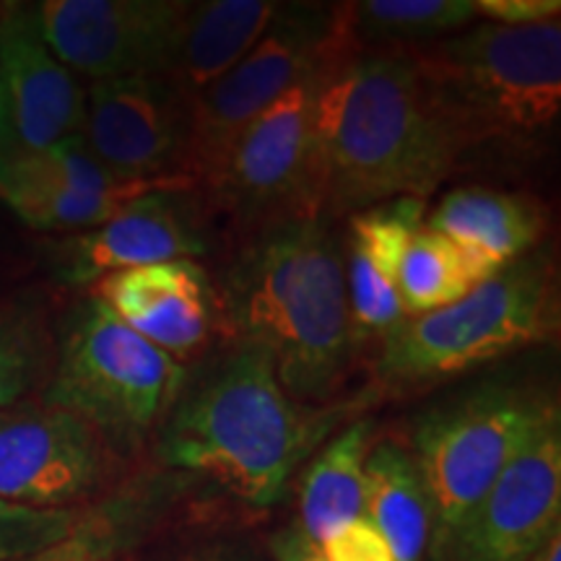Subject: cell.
<instances>
[{
  "label": "cell",
  "mask_w": 561,
  "mask_h": 561,
  "mask_svg": "<svg viewBox=\"0 0 561 561\" xmlns=\"http://www.w3.org/2000/svg\"><path fill=\"white\" fill-rule=\"evenodd\" d=\"M462 153L411 53L354 55L322 76L314 102L320 214L426 201Z\"/></svg>",
  "instance_id": "1"
},
{
  "label": "cell",
  "mask_w": 561,
  "mask_h": 561,
  "mask_svg": "<svg viewBox=\"0 0 561 561\" xmlns=\"http://www.w3.org/2000/svg\"><path fill=\"white\" fill-rule=\"evenodd\" d=\"M331 426V413L286 396L268 351L237 339L198 382L182 385L164 416L159 453L167 466L206 476L252 507H268Z\"/></svg>",
  "instance_id": "2"
},
{
  "label": "cell",
  "mask_w": 561,
  "mask_h": 561,
  "mask_svg": "<svg viewBox=\"0 0 561 561\" xmlns=\"http://www.w3.org/2000/svg\"><path fill=\"white\" fill-rule=\"evenodd\" d=\"M224 318L273 356L291 401L318 409L341 388L354 351L346 263L320 219L263 231L231 271Z\"/></svg>",
  "instance_id": "3"
},
{
  "label": "cell",
  "mask_w": 561,
  "mask_h": 561,
  "mask_svg": "<svg viewBox=\"0 0 561 561\" xmlns=\"http://www.w3.org/2000/svg\"><path fill=\"white\" fill-rule=\"evenodd\" d=\"M462 149L530 140L561 112V24H479L411 50Z\"/></svg>",
  "instance_id": "4"
},
{
  "label": "cell",
  "mask_w": 561,
  "mask_h": 561,
  "mask_svg": "<svg viewBox=\"0 0 561 561\" xmlns=\"http://www.w3.org/2000/svg\"><path fill=\"white\" fill-rule=\"evenodd\" d=\"M559 280L549 255H525L442 310L403 318L382 339L377 375L413 388L460 375L559 335Z\"/></svg>",
  "instance_id": "5"
},
{
  "label": "cell",
  "mask_w": 561,
  "mask_h": 561,
  "mask_svg": "<svg viewBox=\"0 0 561 561\" xmlns=\"http://www.w3.org/2000/svg\"><path fill=\"white\" fill-rule=\"evenodd\" d=\"M185 369L91 297L60 343L45 403L66 409L107 439L136 445L170 413Z\"/></svg>",
  "instance_id": "6"
},
{
  "label": "cell",
  "mask_w": 561,
  "mask_h": 561,
  "mask_svg": "<svg viewBox=\"0 0 561 561\" xmlns=\"http://www.w3.org/2000/svg\"><path fill=\"white\" fill-rule=\"evenodd\" d=\"M559 419V409L523 390L473 392L426 413L413 432V460L432 504V551L445 559L453 538L510 460Z\"/></svg>",
  "instance_id": "7"
},
{
  "label": "cell",
  "mask_w": 561,
  "mask_h": 561,
  "mask_svg": "<svg viewBox=\"0 0 561 561\" xmlns=\"http://www.w3.org/2000/svg\"><path fill=\"white\" fill-rule=\"evenodd\" d=\"M328 68L314 70L231 140L203 182L210 201L240 227L271 231L322 219L314 159V102Z\"/></svg>",
  "instance_id": "8"
},
{
  "label": "cell",
  "mask_w": 561,
  "mask_h": 561,
  "mask_svg": "<svg viewBox=\"0 0 561 561\" xmlns=\"http://www.w3.org/2000/svg\"><path fill=\"white\" fill-rule=\"evenodd\" d=\"M354 58L335 5H286L234 68L191 102V180L201 187L240 133L314 70Z\"/></svg>",
  "instance_id": "9"
},
{
  "label": "cell",
  "mask_w": 561,
  "mask_h": 561,
  "mask_svg": "<svg viewBox=\"0 0 561 561\" xmlns=\"http://www.w3.org/2000/svg\"><path fill=\"white\" fill-rule=\"evenodd\" d=\"M83 140L107 170L193 191L191 100L161 73L96 81L87 91Z\"/></svg>",
  "instance_id": "10"
},
{
  "label": "cell",
  "mask_w": 561,
  "mask_h": 561,
  "mask_svg": "<svg viewBox=\"0 0 561 561\" xmlns=\"http://www.w3.org/2000/svg\"><path fill=\"white\" fill-rule=\"evenodd\" d=\"M187 9L185 0H45L37 16L55 58L96 83L164 73Z\"/></svg>",
  "instance_id": "11"
},
{
  "label": "cell",
  "mask_w": 561,
  "mask_h": 561,
  "mask_svg": "<svg viewBox=\"0 0 561 561\" xmlns=\"http://www.w3.org/2000/svg\"><path fill=\"white\" fill-rule=\"evenodd\" d=\"M561 533V426H549L523 447L476 504L445 559L530 561Z\"/></svg>",
  "instance_id": "12"
},
{
  "label": "cell",
  "mask_w": 561,
  "mask_h": 561,
  "mask_svg": "<svg viewBox=\"0 0 561 561\" xmlns=\"http://www.w3.org/2000/svg\"><path fill=\"white\" fill-rule=\"evenodd\" d=\"M107 439L58 405L0 413V500L70 510L100 486Z\"/></svg>",
  "instance_id": "13"
},
{
  "label": "cell",
  "mask_w": 561,
  "mask_h": 561,
  "mask_svg": "<svg viewBox=\"0 0 561 561\" xmlns=\"http://www.w3.org/2000/svg\"><path fill=\"white\" fill-rule=\"evenodd\" d=\"M182 187H159L130 201L102 227L62 240L55 268L68 284H94L121 273L167 261H195L206 252L193 206Z\"/></svg>",
  "instance_id": "14"
},
{
  "label": "cell",
  "mask_w": 561,
  "mask_h": 561,
  "mask_svg": "<svg viewBox=\"0 0 561 561\" xmlns=\"http://www.w3.org/2000/svg\"><path fill=\"white\" fill-rule=\"evenodd\" d=\"M0 83L19 149H50L83 133L87 91L42 37L37 5H3Z\"/></svg>",
  "instance_id": "15"
},
{
  "label": "cell",
  "mask_w": 561,
  "mask_h": 561,
  "mask_svg": "<svg viewBox=\"0 0 561 561\" xmlns=\"http://www.w3.org/2000/svg\"><path fill=\"white\" fill-rule=\"evenodd\" d=\"M91 297L178 362L227 328L219 291L208 273L187 257L110 273L94 280Z\"/></svg>",
  "instance_id": "16"
},
{
  "label": "cell",
  "mask_w": 561,
  "mask_h": 561,
  "mask_svg": "<svg viewBox=\"0 0 561 561\" xmlns=\"http://www.w3.org/2000/svg\"><path fill=\"white\" fill-rule=\"evenodd\" d=\"M426 201L398 198L351 216L346 268L354 341L385 339L401 322L398 271L413 234L424 227Z\"/></svg>",
  "instance_id": "17"
},
{
  "label": "cell",
  "mask_w": 561,
  "mask_h": 561,
  "mask_svg": "<svg viewBox=\"0 0 561 561\" xmlns=\"http://www.w3.org/2000/svg\"><path fill=\"white\" fill-rule=\"evenodd\" d=\"M424 224L466 255L473 276L483 284L530 255L546 234L549 216L530 195L494 187H458L439 201Z\"/></svg>",
  "instance_id": "18"
},
{
  "label": "cell",
  "mask_w": 561,
  "mask_h": 561,
  "mask_svg": "<svg viewBox=\"0 0 561 561\" xmlns=\"http://www.w3.org/2000/svg\"><path fill=\"white\" fill-rule=\"evenodd\" d=\"M280 9L284 3L273 0L191 3L161 76L193 102L265 37Z\"/></svg>",
  "instance_id": "19"
},
{
  "label": "cell",
  "mask_w": 561,
  "mask_h": 561,
  "mask_svg": "<svg viewBox=\"0 0 561 561\" xmlns=\"http://www.w3.org/2000/svg\"><path fill=\"white\" fill-rule=\"evenodd\" d=\"M364 520L390 546L396 561H421L432 543V504L413 453L377 442L364 462Z\"/></svg>",
  "instance_id": "20"
},
{
  "label": "cell",
  "mask_w": 561,
  "mask_h": 561,
  "mask_svg": "<svg viewBox=\"0 0 561 561\" xmlns=\"http://www.w3.org/2000/svg\"><path fill=\"white\" fill-rule=\"evenodd\" d=\"M473 19V0H359L335 5V26L351 55L419 50L450 37Z\"/></svg>",
  "instance_id": "21"
},
{
  "label": "cell",
  "mask_w": 561,
  "mask_h": 561,
  "mask_svg": "<svg viewBox=\"0 0 561 561\" xmlns=\"http://www.w3.org/2000/svg\"><path fill=\"white\" fill-rule=\"evenodd\" d=\"M371 447L369 421H356L328 442L301 481L299 528L322 543L364 517V462Z\"/></svg>",
  "instance_id": "22"
},
{
  "label": "cell",
  "mask_w": 561,
  "mask_h": 561,
  "mask_svg": "<svg viewBox=\"0 0 561 561\" xmlns=\"http://www.w3.org/2000/svg\"><path fill=\"white\" fill-rule=\"evenodd\" d=\"M140 195H89L26 172L11 146L0 149V203L37 231H89Z\"/></svg>",
  "instance_id": "23"
},
{
  "label": "cell",
  "mask_w": 561,
  "mask_h": 561,
  "mask_svg": "<svg viewBox=\"0 0 561 561\" xmlns=\"http://www.w3.org/2000/svg\"><path fill=\"white\" fill-rule=\"evenodd\" d=\"M479 286L466 255L424 224L405 250L398 271V297L405 318L442 310Z\"/></svg>",
  "instance_id": "24"
},
{
  "label": "cell",
  "mask_w": 561,
  "mask_h": 561,
  "mask_svg": "<svg viewBox=\"0 0 561 561\" xmlns=\"http://www.w3.org/2000/svg\"><path fill=\"white\" fill-rule=\"evenodd\" d=\"M87 512L37 510L0 500V561H21L53 549L79 528Z\"/></svg>",
  "instance_id": "25"
},
{
  "label": "cell",
  "mask_w": 561,
  "mask_h": 561,
  "mask_svg": "<svg viewBox=\"0 0 561 561\" xmlns=\"http://www.w3.org/2000/svg\"><path fill=\"white\" fill-rule=\"evenodd\" d=\"M45 335L30 318H0V413L16 405L39 380Z\"/></svg>",
  "instance_id": "26"
},
{
  "label": "cell",
  "mask_w": 561,
  "mask_h": 561,
  "mask_svg": "<svg viewBox=\"0 0 561 561\" xmlns=\"http://www.w3.org/2000/svg\"><path fill=\"white\" fill-rule=\"evenodd\" d=\"M125 533L123 512H87L66 541L21 561H107Z\"/></svg>",
  "instance_id": "27"
},
{
  "label": "cell",
  "mask_w": 561,
  "mask_h": 561,
  "mask_svg": "<svg viewBox=\"0 0 561 561\" xmlns=\"http://www.w3.org/2000/svg\"><path fill=\"white\" fill-rule=\"evenodd\" d=\"M314 546L322 561H396L385 538L364 517Z\"/></svg>",
  "instance_id": "28"
},
{
  "label": "cell",
  "mask_w": 561,
  "mask_h": 561,
  "mask_svg": "<svg viewBox=\"0 0 561 561\" xmlns=\"http://www.w3.org/2000/svg\"><path fill=\"white\" fill-rule=\"evenodd\" d=\"M476 16L500 26H533L559 19V0H473Z\"/></svg>",
  "instance_id": "29"
},
{
  "label": "cell",
  "mask_w": 561,
  "mask_h": 561,
  "mask_svg": "<svg viewBox=\"0 0 561 561\" xmlns=\"http://www.w3.org/2000/svg\"><path fill=\"white\" fill-rule=\"evenodd\" d=\"M271 551L276 561H322L318 546L307 538V533L299 528V523L278 530L271 538Z\"/></svg>",
  "instance_id": "30"
},
{
  "label": "cell",
  "mask_w": 561,
  "mask_h": 561,
  "mask_svg": "<svg viewBox=\"0 0 561 561\" xmlns=\"http://www.w3.org/2000/svg\"><path fill=\"white\" fill-rule=\"evenodd\" d=\"M13 146V130H11V117H9V104H5V91L0 83V149Z\"/></svg>",
  "instance_id": "31"
},
{
  "label": "cell",
  "mask_w": 561,
  "mask_h": 561,
  "mask_svg": "<svg viewBox=\"0 0 561 561\" xmlns=\"http://www.w3.org/2000/svg\"><path fill=\"white\" fill-rule=\"evenodd\" d=\"M530 561H561V533H557Z\"/></svg>",
  "instance_id": "32"
},
{
  "label": "cell",
  "mask_w": 561,
  "mask_h": 561,
  "mask_svg": "<svg viewBox=\"0 0 561 561\" xmlns=\"http://www.w3.org/2000/svg\"><path fill=\"white\" fill-rule=\"evenodd\" d=\"M0 13H3V5H0Z\"/></svg>",
  "instance_id": "33"
}]
</instances>
